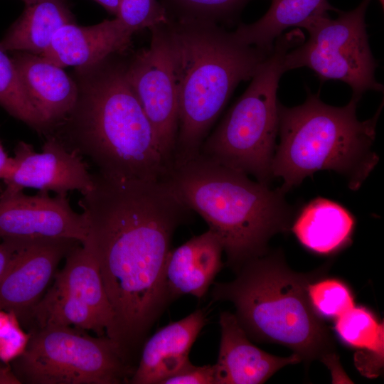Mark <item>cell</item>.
I'll return each mask as SVG.
<instances>
[{
    "label": "cell",
    "instance_id": "obj_1",
    "mask_svg": "<svg viewBox=\"0 0 384 384\" xmlns=\"http://www.w3.org/2000/svg\"><path fill=\"white\" fill-rule=\"evenodd\" d=\"M78 201L114 313L108 337L129 358L171 302L164 270L173 236L192 212L166 181L112 180L93 174Z\"/></svg>",
    "mask_w": 384,
    "mask_h": 384
},
{
    "label": "cell",
    "instance_id": "obj_2",
    "mask_svg": "<svg viewBox=\"0 0 384 384\" xmlns=\"http://www.w3.org/2000/svg\"><path fill=\"white\" fill-rule=\"evenodd\" d=\"M77 69L75 105L48 134L70 151L88 158L103 178L165 180L170 167L129 83L126 63L112 55Z\"/></svg>",
    "mask_w": 384,
    "mask_h": 384
},
{
    "label": "cell",
    "instance_id": "obj_3",
    "mask_svg": "<svg viewBox=\"0 0 384 384\" xmlns=\"http://www.w3.org/2000/svg\"><path fill=\"white\" fill-rule=\"evenodd\" d=\"M325 268L296 272L279 252H267L240 267L233 280L215 283L211 296L233 304L250 338L283 345L305 363L319 360L333 372L339 366L335 343L308 295L309 284Z\"/></svg>",
    "mask_w": 384,
    "mask_h": 384
},
{
    "label": "cell",
    "instance_id": "obj_4",
    "mask_svg": "<svg viewBox=\"0 0 384 384\" xmlns=\"http://www.w3.org/2000/svg\"><path fill=\"white\" fill-rule=\"evenodd\" d=\"M166 26L178 104L174 166L199 155L237 85L251 79L272 50L244 44L216 24L169 18Z\"/></svg>",
    "mask_w": 384,
    "mask_h": 384
},
{
    "label": "cell",
    "instance_id": "obj_5",
    "mask_svg": "<svg viewBox=\"0 0 384 384\" xmlns=\"http://www.w3.org/2000/svg\"><path fill=\"white\" fill-rule=\"evenodd\" d=\"M165 181L218 236L235 272L266 253L274 235L291 228L294 210L279 188L200 155L174 165Z\"/></svg>",
    "mask_w": 384,
    "mask_h": 384
},
{
    "label": "cell",
    "instance_id": "obj_6",
    "mask_svg": "<svg viewBox=\"0 0 384 384\" xmlns=\"http://www.w3.org/2000/svg\"><path fill=\"white\" fill-rule=\"evenodd\" d=\"M361 98L352 96L343 107L324 103L309 92L304 102L287 107L279 104L280 142L272 163V174L283 183L284 193L321 170L343 176L351 190H358L375 167L373 150L383 103L370 119L360 121L356 108Z\"/></svg>",
    "mask_w": 384,
    "mask_h": 384
},
{
    "label": "cell",
    "instance_id": "obj_7",
    "mask_svg": "<svg viewBox=\"0 0 384 384\" xmlns=\"http://www.w3.org/2000/svg\"><path fill=\"white\" fill-rule=\"evenodd\" d=\"M304 40L299 29L276 39L247 88L203 142L200 156L269 185L279 131L277 92L285 73L284 58Z\"/></svg>",
    "mask_w": 384,
    "mask_h": 384
},
{
    "label": "cell",
    "instance_id": "obj_8",
    "mask_svg": "<svg viewBox=\"0 0 384 384\" xmlns=\"http://www.w3.org/2000/svg\"><path fill=\"white\" fill-rule=\"evenodd\" d=\"M28 332L26 349L9 363L20 383L120 384L129 383L135 370L120 346L106 335L94 337L69 326Z\"/></svg>",
    "mask_w": 384,
    "mask_h": 384
},
{
    "label": "cell",
    "instance_id": "obj_9",
    "mask_svg": "<svg viewBox=\"0 0 384 384\" xmlns=\"http://www.w3.org/2000/svg\"><path fill=\"white\" fill-rule=\"evenodd\" d=\"M371 0H362L348 11L339 10L336 18L329 14L309 22L306 42L292 48L284 58V71L306 67L321 82L342 81L350 86L352 96L361 98L369 90L383 91L375 76L378 64L368 41L365 21Z\"/></svg>",
    "mask_w": 384,
    "mask_h": 384
},
{
    "label": "cell",
    "instance_id": "obj_10",
    "mask_svg": "<svg viewBox=\"0 0 384 384\" xmlns=\"http://www.w3.org/2000/svg\"><path fill=\"white\" fill-rule=\"evenodd\" d=\"M166 23L149 29V47L139 50L126 63V75L171 169L178 133V104Z\"/></svg>",
    "mask_w": 384,
    "mask_h": 384
},
{
    "label": "cell",
    "instance_id": "obj_11",
    "mask_svg": "<svg viewBox=\"0 0 384 384\" xmlns=\"http://www.w3.org/2000/svg\"><path fill=\"white\" fill-rule=\"evenodd\" d=\"M11 167L4 179L0 198L22 192L25 188L53 191L67 195L79 191L82 194L94 186L93 174L78 154L68 150L53 135L48 134L41 151L18 142L14 149Z\"/></svg>",
    "mask_w": 384,
    "mask_h": 384
},
{
    "label": "cell",
    "instance_id": "obj_12",
    "mask_svg": "<svg viewBox=\"0 0 384 384\" xmlns=\"http://www.w3.org/2000/svg\"><path fill=\"white\" fill-rule=\"evenodd\" d=\"M14 240L16 251L0 280V309L14 314L23 328L59 262L80 242L64 238Z\"/></svg>",
    "mask_w": 384,
    "mask_h": 384
},
{
    "label": "cell",
    "instance_id": "obj_13",
    "mask_svg": "<svg viewBox=\"0 0 384 384\" xmlns=\"http://www.w3.org/2000/svg\"><path fill=\"white\" fill-rule=\"evenodd\" d=\"M88 228L84 214L75 212L67 195L52 197L39 191L0 198V239H71L84 243Z\"/></svg>",
    "mask_w": 384,
    "mask_h": 384
},
{
    "label": "cell",
    "instance_id": "obj_14",
    "mask_svg": "<svg viewBox=\"0 0 384 384\" xmlns=\"http://www.w3.org/2000/svg\"><path fill=\"white\" fill-rule=\"evenodd\" d=\"M220 342L215 363V384H260L282 368L302 361L292 353L287 357L270 354L251 341L235 314H220Z\"/></svg>",
    "mask_w": 384,
    "mask_h": 384
},
{
    "label": "cell",
    "instance_id": "obj_15",
    "mask_svg": "<svg viewBox=\"0 0 384 384\" xmlns=\"http://www.w3.org/2000/svg\"><path fill=\"white\" fill-rule=\"evenodd\" d=\"M133 34L117 18L90 26L68 23L55 32L40 56L60 68H86L124 51Z\"/></svg>",
    "mask_w": 384,
    "mask_h": 384
},
{
    "label": "cell",
    "instance_id": "obj_16",
    "mask_svg": "<svg viewBox=\"0 0 384 384\" xmlns=\"http://www.w3.org/2000/svg\"><path fill=\"white\" fill-rule=\"evenodd\" d=\"M11 58L48 134L74 108L78 96V85L62 68L40 55L14 51Z\"/></svg>",
    "mask_w": 384,
    "mask_h": 384
},
{
    "label": "cell",
    "instance_id": "obj_17",
    "mask_svg": "<svg viewBox=\"0 0 384 384\" xmlns=\"http://www.w3.org/2000/svg\"><path fill=\"white\" fill-rule=\"evenodd\" d=\"M206 323L203 309L159 329L146 340L129 383L161 384L189 361L188 354Z\"/></svg>",
    "mask_w": 384,
    "mask_h": 384
},
{
    "label": "cell",
    "instance_id": "obj_18",
    "mask_svg": "<svg viewBox=\"0 0 384 384\" xmlns=\"http://www.w3.org/2000/svg\"><path fill=\"white\" fill-rule=\"evenodd\" d=\"M223 252L220 238L210 229L171 249L164 270L170 302L185 294L203 297L223 267Z\"/></svg>",
    "mask_w": 384,
    "mask_h": 384
},
{
    "label": "cell",
    "instance_id": "obj_19",
    "mask_svg": "<svg viewBox=\"0 0 384 384\" xmlns=\"http://www.w3.org/2000/svg\"><path fill=\"white\" fill-rule=\"evenodd\" d=\"M355 223L354 216L343 206L317 197L299 210L290 229L306 249L329 255L348 245Z\"/></svg>",
    "mask_w": 384,
    "mask_h": 384
},
{
    "label": "cell",
    "instance_id": "obj_20",
    "mask_svg": "<svg viewBox=\"0 0 384 384\" xmlns=\"http://www.w3.org/2000/svg\"><path fill=\"white\" fill-rule=\"evenodd\" d=\"M52 289L88 306L97 316L109 336L114 313L105 292L98 265L86 243L77 244L66 255L63 269L54 275Z\"/></svg>",
    "mask_w": 384,
    "mask_h": 384
},
{
    "label": "cell",
    "instance_id": "obj_21",
    "mask_svg": "<svg viewBox=\"0 0 384 384\" xmlns=\"http://www.w3.org/2000/svg\"><path fill=\"white\" fill-rule=\"evenodd\" d=\"M71 23H74L72 14L63 0H38L26 4L22 14L0 40V49L40 55L55 32Z\"/></svg>",
    "mask_w": 384,
    "mask_h": 384
},
{
    "label": "cell",
    "instance_id": "obj_22",
    "mask_svg": "<svg viewBox=\"0 0 384 384\" xmlns=\"http://www.w3.org/2000/svg\"><path fill=\"white\" fill-rule=\"evenodd\" d=\"M339 10L328 0H271L265 14L257 21L240 23L233 32L241 43L267 51L276 39L291 27L303 28L311 20Z\"/></svg>",
    "mask_w": 384,
    "mask_h": 384
},
{
    "label": "cell",
    "instance_id": "obj_23",
    "mask_svg": "<svg viewBox=\"0 0 384 384\" xmlns=\"http://www.w3.org/2000/svg\"><path fill=\"white\" fill-rule=\"evenodd\" d=\"M170 19L221 26L233 24L251 0H158Z\"/></svg>",
    "mask_w": 384,
    "mask_h": 384
},
{
    "label": "cell",
    "instance_id": "obj_24",
    "mask_svg": "<svg viewBox=\"0 0 384 384\" xmlns=\"http://www.w3.org/2000/svg\"><path fill=\"white\" fill-rule=\"evenodd\" d=\"M0 107L39 134H48L47 127L30 101L11 58L1 49Z\"/></svg>",
    "mask_w": 384,
    "mask_h": 384
},
{
    "label": "cell",
    "instance_id": "obj_25",
    "mask_svg": "<svg viewBox=\"0 0 384 384\" xmlns=\"http://www.w3.org/2000/svg\"><path fill=\"white\" fill-rule=\"evenodd\" d=\"M384 326L366 308L355 306L336 318L335 329L348 346L384 353Z\"/></svg>",
    "mask_w": 384,
    "mask_h": 384
},
{
    "label": "cell",
    "instance_id": "obj_26",
    "mask_svg": "<svg viewBox=\"0 0 384 384\" xmlns=\"http://www.w3.org/2000/svg\"><path fill=\"white\" fill-rule=\"evenodd\" d=\"M308 295L321 317L336 319L355 306L351 290L337 279L321 277L311 282L308 286Z\"/></svg>",
    "mask_w": 384,
    "mask_h": 384
},
{
    "label": "cell",
    "instance_id": "obj_27",
    "mask_svg": "<svg viewBox=\"0 0 384 384\" xmlns=\"http://www.w3.org/2000/svg\"><path fill=\"white\" fill-rule=\"evenodd\" d=\"M115 18L134 33L149 30L169 19L158 0H119Z\"/></svg>",
    "mask_w": 384,
    "mask_h": 384
},
{
    "label": "cell",
    "instance_id": "obj_28",
    "mask_svg": "<svg viewBox=\"0 0 384 384\" xmlns=\"http://www.w3.org/2000/svg\"><path fill=\"white\" fill-rule=\"evenodd\" d=\"M30 334L16 316L0 309V361L9 364L26 349Z\"/></svg>",
    "mask_w": 384,
    "mask_h": 384
},
{
    "label": "cell",
    "instance_id": "obj_29",
    "mask_svg": "<svg viewBox=\"0 0 384 384\" xmlns=\"http://www.w3.org/2000/svg\"><path fill=\"white\" fill-rule=\"evenodd\" d=\"M161 384H215V365L196 366L189 361Z\"/></svg>",
    "mask_w": 384,
    "mask_h": 384
},
{
    "label": "cell",
    "instance_id": "obj_30",
    "mask_svg": "<svg viewBox=\"0 0 384 384\" xmlns=\"http://www.w3.org/2000/svg\"><path fill=\"white\" fill-rule=\"evenodd\" d=\"M16 247L15 240L0 239V280L10 263Z\"/></svg>",
    "mask_w": 384,
    "mask_h": 384
},
{
    "label": "cell",
    "instance_id": "obj_31",
    "mask_svg": "<svg viewBox=\"0 0 384 384\" xmlns=\"http://www.w3.org/2000/svg\"><path fill=\"white\" fill-rule=\"evenodd\" d=\"M0 384H20L10 364L0 361Z\"/></svg>",
    "mask_w": 384,
    "mask_h": 384
},
{
    "label": "cell",
    "instance_id": "obj_32",
    "mask_svg": "<svg viewBox=\"0 0 384 384\" xmlns=\"http://www.w3.org/2000/svg\"><path fill=\"white\" fill-rule=\"evenodd\" d=\"M11 165V157L9 156L0 139V180L4 178Z\"/></svg>",
    "mask_w": 384,
    "mask_h": 384
},
{
    "label": "cell",
    "instance_id": "obj_33",
    "mask_svg": "<svg viewBox=\"0 0 384 384\" xmlns=\"http://www.w3.org/2000/svg\"><path fill=\"white\" fill-rule=\"evenodd\" d=\"M102 6L107 11L116 16L119 0H94Z\"/></svg>",
    "mask_w": 384,
    "mask_h": 384
},
{
    "label": "cell",
    "instance_id": "obj_34",
    "mask_svg": "<svg viewBox=\"0 0 384 384\" xmlns=\"http://www.w3.org/2000/svg\"><path fill=\"white\" fill-rule=\"evenodd\" d=\"M22 1L25 3V5H26V4L33 3V2L36 1H38V0H22Z\"/></svg>",
    "mask_w": 384,
    "mask_h": 384
},
{
    "label": "cell",
    "instance_id": "obj_35",
    "mask_svg": "<svg viewBox=\"0 0 384 384\" xmlns=\"http://www.w3.org/2000/svg\"><path fill=\"white\" fill-rule=\"evenodd\" d=\"M378 1L380 2V4L381 6H382V8L383 9L384 0H378Z\"/></svg>",
    "mask_w": 384,
    "mask_h": 384
}]
</instances>
